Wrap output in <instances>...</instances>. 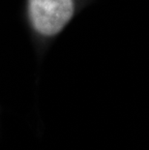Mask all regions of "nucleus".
Returning a JSON list of instances; mask_svg holds the SVG:
<instances>
[{"instance_id":"1","label":"nucleus","mask_w":149,"mask_h":150,"mask_svg":"<svg viewBox=\"0 0 149 150\" xmlns=\"http://www.w3.org/2000/svg\"><path fill=\"white\" fill-rule=\"evenodd\" d=\"M90 0H27L31 28L42 41L53 39Z\"/></svg>"}]
</instances>
